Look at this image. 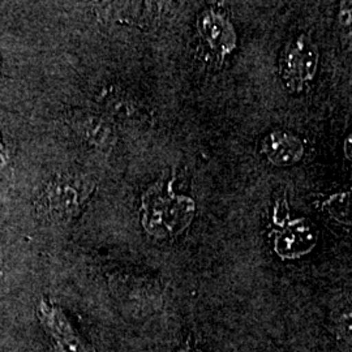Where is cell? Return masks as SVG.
Wrapping results in <instances>:
<instances>
[{
  "instance_id": "1",
  "label": "cell",
  "mask_w": 352,
  "mask_h": 352,
  "mask_svg": "<svg viewBox=\"0 0 352 352\" xmlns=\"http://www.w3.org/2000/svg\"><path fill=\"white\" fill-rule=\"evenodd\" d=\"M195 215V204L186 196L148 192L142 225L151 236L166 239L183 232Z\"/></svg>"
},
{
  "instance_id": "2",
  "label": "cell",
  "mask_w": 352,
  "mask_h": 352,
  "mask_svg": "<svg viewBox=\"0 0 352 352\" xmlns=\"http://www.w3.org/2000/svg\"><path fill=\"white\" fill-rule=\"evenodd\" d=\"M320 63V52L315 42L300 34L283 47L279 58V74L283 84L292 93H300L315 80Z\"/></svg>"
},
{
  "instance_id": "3",
  "label": "cell",
  "mask_w": 352,
  "mask_h": 352,
  "mask_svg": "<svg viewBox=\"0 0 352 352\" xmlns=\"http://www.w3.org/2000/svg\"><path fill=\"white\" fill-rule=\"evenodd\" d=\"M90 189L85 182L72 176L55 179L43 190L38 202L39 210L56 221H64L76 213L87 200Z\"/></svg>"
},
{
  "instance_id": "4",
  "label": "cell",
  "mask_w": 352,
  "mask_h": 352,
  "mask_svg": "<svg viewBox=\"0 0 352 352\" xmlns=\"http://www.w3.org/2000/svg\"><path fill=\"white\" fill-rule=\"evenodd\" d=\"M38 312L42 325L50 336L55 352H94L59 307L41 302Z\"/></svg>"
},
{
  "instance_id": "5",
  "label": "cell",
  "mask_w": 352,
  "mask_h": 352,
  "mask_svg": "<svg viewBox=\"0 0 352 352\" xmlns=\"http://www.w3.org/2000/svg\"><path fill=\"white\" fill-rule=\"evenodd\" d=\"M197 30L208 47L218 56L230 55L236 47V33L226 16L206 10L197 20Z\"/></svg>"
},
{
  "instance_id": "6",
  "label": "cell",
  "mask_w": 352,
  "mask_h": 352,
  "mask_svg": "<svg viewBox=\"0 0 352 352\" xmlns=\"http://www.w3.org/2000/svg\"><path fill=\"white\" fill-rule=\"evenodd\" d=\"M318 232L308 219H295L278 231L274 240L276 252L285 258H296L312 251L317 243Z\"/></svg>"
},
{
  "instance_id": "7",
  "label": "cell",
  "mask_w": 352,
  "mask_h": 352,
  "mask_svg": "<svg viewBox=\"0 0 352 352\" xmlns=\"http://www.w3.org/2000/svg\"><path fill=\"white\" fill-rule=\"evenodd\" d=\"M261 154L277 167L298 164L304 155L302 140L287 131H273L261 141Z\"/></svg>"
},
{
  "instance_id": "8",
  "label": "cell",
  "mask_w": 352,
  "mask_h": 352,
  "mask_svg": "<svg viewBox=\"0 0 352 352\" xmlns=\"http://www.w3.org/2000/svg\"><path fill=\"white\" fill-rule=\"evenodd\" d=\"M76 129L93 145L107 146L113 142V132L111 126L96 116H84L77 119Z\"/></svg>"
},
{
  "instance_id": "9",
  "label": "cell",
  "mask_w": 352,
  "mask_h": 352,
  "mask_svg": "<svg viewBox=\"0 0 352 352\" xmlns=\"http://www.w3.org/2000/svg\"><path fill=\"white\" fill-rule=\"evenodd\" d=\"M327 213L343 223H350V193H340L325 202Z\"/></svg>"
},
{
  "instance_id": "10",
  "label": "cell",
  "mask_w": 352,
  "mask_h": 352,
  "mask_svg": "<svg viewBox=\"0 0 352 352\" xmlns=\"http://www.w3.org/2000/svg\"><path fill=\"white\" fill-rule=\"evenodd\" d=\"M340 24L344 32V34H349L351 37V1L342 3L340 12Z\"/></svg>"
},
{
  "instance_id": "11",
  "label": "cell",
  "mask_w": 352,
  "mask_h": 352,
  "mask_svg": "<svg viewBox=\"0 0 352 352\" xmlns=\"http://www.w3.org/2000/svg\"><path fill=\"white\" fill-rule=\"evenodd\" d=\"M177 352H199L197 351V349L192 344V343H189V342H187V343H184L179 350H177Z\"/></svg>"
},
{
  "instance_id": "12",
  "label": "cell",
  "mask_w": 352,
  "mask_h": 352,
  "mask_svg": "<svg viewBox=\"0 0 352 352\" xmlns=\"http://www.w3.org/2000/svg\"><path fill=\"white\" fill-rule=\"evenodd\" d=\"M351 144V136H350L349 140H346V144H344V153H346V157L349 160H352Z\"/></svg>"
},
{
  "instance_id": "13",
  "label": "cell",
  "mask_w": 352,
  "mask_h": 352,
  "mask_svg": "<svg viewBox=\"0 0 352 352\" xmlns=\"http://www.w3.org/2000/svg\"><path fill=\"white\" fill-rule=\"evenodd\" d=\"M4 162H6V153H4V148L0 142V167L4 164Z\"/></svg>"
}]
</instances>
